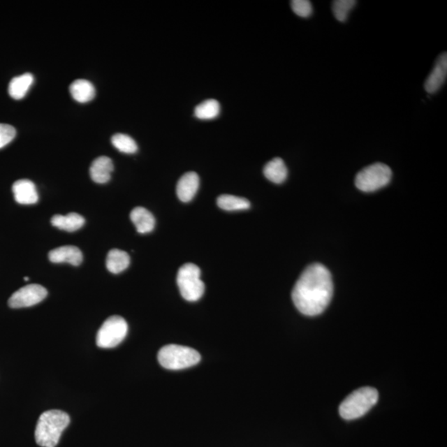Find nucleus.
I'll return each mask as SVG.
<instances>
[{"label":"nucleus","instance_id":"obj_16","mask_svg":"<svg viewBox=\"0 0 447 447\" xmlns=\"http://www.w3.org/2000/svg\"><path fill=\"white\" fill-rule=\"evenodd\" d=\"M52 225L61 230L77 231L84 226L85 219L78 213H69L66 216L56 214L51 220Z\"/></svg>","mask_w":447,"mask_h":447},{"label":"nucleus","instance_id":"obj_24","mask_svg":"<svg viewBox=\"0 0 447 447\" xmlns=\"http://www.w3.org/2000/svg\"><path fill=\"white\" fill-rule=\"evenodd\" d=\"M293 11L299 17H308L312 15V6L308 0H293L291 2Z\"/></svg>","mask_w":447,"mask_h":447},{"label":"nucleus","instance_id":"obj_22","mask_svg":"<svg viewBox=\"0 0 447 447\" xmlns=\"http://www.w3.org/2000/svg\"><path fill=\"white\" fill-rule=\"evenodd\" d=\"M112 145L122 153L132 154L138 151L136 142L131 136L123 133H116L111 138Z\"/></svg>","mask_w":447,"mask_h":447},{"label":"nucleus","instance_id":"obj_10","mask_svg":"<svg viewBox=\"0 0 447 447\" xmlns=\"http://www.w3.org/2000/svg\"><path fill=\"white\" fill-rule=\"evenodd\" d=\"M13 193L17 203L33 205L38 201V193L32 181L22 179L13 183Z\"/></svg>","mask_w":447,"mask_h":447},{"label":"nucleus","instance_id":"obj_2","mask_svg":"<svg viewBox=\"0 0 447 447\" xmlns=\"http://www.w3.org/2000/svg\"><path fill=\"white\" fill-rule=\"evenodd\" d=\"M69 423L68 414L60 410L47 411L40 416L36 427V442L40 446L55 447Z\"/></svg>","mask_w":447,"mask_h":447},{"label":"nucleus","instance_id":"obj_23","mask_svg":"<svg viewBox=\"0 0 447 447\" xmlns=\"http://www.w3.org/2000/svg\"><path fill=\"white\" fill-rule=\"evenodd\" d=\"M356 1L354 0H337V1H334L332 11L335 19L339 22L346 21L349 13L356 6Z\"/></svg>","mask_w":447,"mask_h":447},{"label":"nucleus","instance_id":"obj_20","mask_svg":"<svg viewBox=\"0 0 447 447\" xmlns=\"http://www.w3.org/2000/svg\"><path fill=\"white\" fill-rule=\"evenodd\" d=\"M218 207L227 212L244 211L250 207L247 199L233 195H221L217 199Z\"/></svg>","mask_w":447,"mask_h":447},{"label":"nucleus","instance_id":"obj_13","mask_svg":"<svg viewBox=\"0 0 447 447\" xmlns=\"http://www.w3.org/2000/svg\"><path fill=\"white\" fill-rule=\"evenodd\" d=\"M114 171V164L112 160L106 156H101L93 161L89 168V175L92 180L99 184L108 182L111 178V173Z\"/></svg>","mask_w":447,"mask_h":447},{"label":"nucleus","instance_id":"obj_14","mask_svg":"<svg viewBox=\"0 0 447 447\" xmlns=\"http://www.w3.org/2000/svg\"><path fill=\"white\" fill-rule=\"evenodd\" d=\"M131 220L140 234L150 233L154 229L155 218L144 207L134 208L131 213Z\"/></svg>","mask_w":447,"mask_h":447},{"label":"nucleus","instance_id":"obj_5","mask_svg":"<svg viewBox=\"0 0 447 447\" xmlns=\"http://www.w3.org/2000/svg\"><path fill=\"white\" fill-rule=\"evenodd\" d=\"M177 283L182 297L189 302H196L203 296L205 284L200 279V270L189 263L179 268Z\"/></svg>","mask_w":447,"mask_h":447},{"label":"nucleus","instance_id":"obj_3","mask_svg":"<svg viewBox=\"0 0 447 447\" xmlns=\"http://www.w3.org/2000/svg\"><path fill=\"white\" fill-rule=\"evenodd\" d=\"M379 393L375 388L365 387L359 388L339 405V413L346 420H355L363 417L377 404Z\"/></svg>","mask_w":447,"mask_h":447},{"label":"nucleus","instance_id":"obj_21","mask_svg":"<svg viewBox=\"0 0 447 447\" xmlns=\"http://www.w3.org/2000/svg\"><path fill=\"white\" fill-rule=\"evenodd\" d=\"M221 106L216 100L205 101L196 107L195 116L199 119H213L220 114Z\"/></svg>","mask_w":447,"mask_h":447},{"label":"nucleus","instance_id":"obj_25","mask_svg":"<svg viewBox=\"0 0 447 447\" xmlns=\"http://www.w3.org/2000/svg\"><path fill=\"white\" fill-rule=\"evenodd\" d=\"M16 129L10 124H0V149L7 146L15 140Z\"/></svg>","mask_w":447,"mask_h":447},{"label":"nucleus","instance_id":"obj_8","mask_svg":"<svg viewBox=\"0 0 447 447\" xmlns=\"http://www.w3.org/2000/svg\"><path fill=\"white\" fill-rule=\"evenodd\" d=\"M47 291L43 286L29 284L16 291L8 299L11 308L29 307L41 302L47 297Z\"/></svg>","mask_w":447,"mask_h":447},{"label":"nucleus","instance_id":"obj_1","mask_svg":"<svg viewBox=\"0 0 447 447\" xmlns=\"http://www.w3.org/2000/svg\"><path fill=\"white\" fill-rule=\"evenodd\" d=\"M332 296V274L321 263H313L303 271L292 293L295 307L302 314L308 316L321 314Z\"/></svg>","mask_w":447,"mask_h":447},{"label":"nucleus","instance_id":"obj_4","mask_svg":"<svg viewBox=\"0 0 447 447\" xmlns=\"http://www.w3.org/2000/svg\"><path fill=\"white\" fill-rule=\"evenodd\" d=\"M201 357L194 349L179 346L168 345L159 352L158 360L163 368L171 370H180L198 365Z\"/></svg>","mask_w":447,"mask_h":447},{"label":"nucleus","instance_id":"obj_7","mask_svg":"<svg viewBox=\"0 0 447 447\" xmlns=\"http://www.w3.org/2000/svg\"><path fill=\"white\" fill-rule=\"evenodd\" d=\"M128 324L123 317L112 316L107 319L98 330L97 346L101 348H115L122 343L128 333Z\"/></svg>","mask_w":447,"mask_h":447},{"label":"nucleus","instance_id":"obj_19","mask_svg":"<svg viewBox=\"0 0 447 447\" xmlns=\"http://www.w3.org/2000/svg\"><path fill=\"white\" fill-rule=\"evenodd\" d=\"M34 82V75L25 73L12 79L8 86V94L15 100H21L25 97Z\"/></svg>","mask_w":447,"mask_h":447},{"label":"nucleus","instance_id":"obj_26","mask_svg":"<svg viewBox=\"0 0 447 447\" xmlns=\"http://www.w3.org/2000/svg\"><path fill=\"white\" fill-rule=\"evenodd\" d=\"M24 280H25V281H29V279L28 278V277H25Z\"/></svg>","mask_w":447,"mask_h":447},{"label":"nucleus","instance_id":"obj_6","mask_svg":"<svg viewBox=\"0 0 447 447\" xmlns=\"http://www.w3.org/2000/svg\"><path fill=\"white\" fill-rule=\"evenodd\" d=\"M392 171L387 165L377 163L361 170L356 177V186L364 192H373L383 189L390 182Z\"/></svg>","mask_w":447,"mask_h":447},{"label":"nucleus","instance_id":"obj_9","mask_svg":"<svg viewBox=\"0 0 447 447\" xmlns=\"http://www.w3.org/2000/svg\"><path fill=\"white\" fill-rule=\"evenodd\" d=\"M447 77V54L446 52L438 58L434 68L425 82V89L429 94L435 93L446 82Z\"/></svg>","mask_w":447,"mask_h":447},{"label":"nucleus","instance_id":"obj_11","mask_svg":"<svg viewBox=\"0 0 447 447\" xmlns=\"http://www.w3.org/2000/svg\"><path fill=\"white\" fill-rule=\"evenodd\" d=\"M49 261L54 263H67L78 266L83 261V254L75 246L67 245L52 249L48 254Z\"/></svg>","mask_w":447,"mask_h":447},{"label":"nucleus","instance_id":"obj_15","mask_svg":"<svg viewBox=\"0 0 447 447\" xmlns=\"http://www.w3.org/2000/svg\"><path fill=\"white\" fill-rule=\"evenodd\" d=\"M70 93L75 101L79 103L91 101L96 96V89L87 80H77L71 83Z\"/></svg>","mask_w":447,"mask_h":447},{"label":"nucleus","instance_id":"obj_17","mask_svg":"<svg viewBox=\"0 0 447 447\" xmlns=\"http://www.w3.org/2000/svg\"><path fill=\"white\" fill-rule=\"evenodd\" d=\"M131 257L128 253L118 249H111L106 258V268L112 274H118L129 266Z\"/></svg>","mask_w":447,"mask_h":447},{"label":"nucleus","instance_id":"obj_12","mask_svg":"<svg viewBox=\"0 0 447 447\" xmlns=\"http://www.w3.org/2000/svg\"><path fill=\"white\" fill-rule=\"evenodd\" d=\"M200 179L198 174L190 172L184 174L178 181L177 185V195L182 203H189L198 192Z\"/></svg>","mask_w":447,"mask_h":447},{"label":"nucleus","instance_id":"obj_18","mask_svg":"<svg viewBox=\"0 0 447 447\" xmlns=\"http://www.w3.org/2000/svg\"><path fill=\"white\" fill-rule=\"evenodd\" d=\"M263 174L268 181L281 184L288 177V168L283 159L275 158L265 165Z\"/></svg>","mask_w":447,"mask_h":447}]
</instances>
